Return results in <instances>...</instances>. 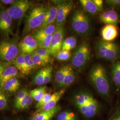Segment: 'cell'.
<instances>
[{
	"mask_svg": "<svg viewBox=\"0 0 120 120\" xmlns=\"http://www.w3.org/2000/svg\"><path fill=\"white\" fill-rule=\"evenodd\" d=\"M90 82L103 98L109 101L111 98L112 84L107 69L100 64L94 65L89 74Z\"/></svg>",
	"mask_w": 120,
	"mask_h": 120,
	"instance_id": "cell-1",
	"label": "cell"
},
{
	"mask_svg": "<svg viewBox=\"0 0 120 120\" xmlns=\"http://www.w3.org/2000/svg\"><path fill=\"white\" fill-rule=\"evenodd\" d=\"M72 102L78 111L87 118L96 116L101 109L98 101L89 91L86 90L76 92L72 96Z\"/></svg>",
	"mask_w": 120,
	"mask_h": 120,
	"instance_id": "cell-2",
	"label": "cell"
},
{
	"mask_svg": "<svg viewBox=\"0 0 120 120\" xmlns=\"http://www.w3.org/2000/svg\"><path fill=\"white\" fill-rule=\"evenodd\" d=\"M48 6L43 4H38L30 10L27 15L22 31V37L30 34L39 29L45 20Z\"/></svg>",
	"mask_w": 120,
	"mask_h": 120,
	"instance_id": "cell-3",
	"label": "cell"
},
{
	"mask_svg": "<svg viewBox=\"0 0 120 120\" xmlns=\"http://www.w3.org/2000/svg\"><path fill=\"white\" fill-rule=\"evenodd\" d=\"M70 26L75 33L82 37L89 36L93 31L90 19L82 9H78L73 12L70 19Z\"/></svg>",
	"mask_w": 120,
	"mask_h": 120,
	"instance_id": "cell-4",
	"label": "cell"
},
{
	"mask_svg": "<svg viewBox=\"0 0 120 120\" xmlns=\"http://www.w3.org/2000/svg\"><path fill=\"white\" fill-rule=\"evenodd\" d=\"M95 50L97 57L112 63L120 58V46L113 41L109 42L98 40L95 44Z\"/></svg>",
	"mask_w": 120,
	"mask_h": 120,
	"instance_id": "cell-5",
	"label": "cell"
},
{
	"mask_svg": "<svg viewBox=\"0 0 120 120\" xmlns=\"http://www.w3.org/2000/svg\"><path fill=\"white\" fill-rule=\"evenodd\" d=\"M91 49L90 45L83 42L76 48L70 59L71 67L73 69L81 71L85 69L90 61Z\"/></svg>",
	"mask_w": 120,
	"mask_h": 120,
	"instance_id": "cell-6",
	"label": "cell"
},
{
	"mask_svg": "<svg viewBox=\"0 0 120 120\" xmlns=\"http://www.w3.org/2000/svg\"><path fill=\"white\" fill-rule=\"evenodd\" d=\"M19 53V38L17 36L4 39L0 42V61L11 62Z\"/></svg>",
	"mask_w": 120,
	"mask_h": 120,
	"instance_id": "cell-7",
	"label": "cell"
},
{
	"mask_svg": "<svg viewBox=\"0 0 120 120\" xmlns=\"http://www.w3.org/2000/svg\"><path fill=\"white\" fill-rule=\"evenodd\" d=\"M32 3L28 0H17L7 8L13 20L21 21L30 9Z\"/></svg>",
	"mask_w": 120,
	"mask_h": 120,
	"instance_id": "cell-8",
	"label": "cell"
},
{
	"mask_svg": "<svg viewBox=\"0 0 120 120\" xmlns=\"http://www.w3.org/2000/svg\"><path fill=\"white\" fill-rule=\"evenodd\" d=\"M57 8V15L55 24L57 26H63L69 13L73 9L74 3L71 0H54Z\"/></svg>",
	"mask_w": 120,
	"mask_h": 120,
	"instance_id": "cell-9",
	"label": "cell"
},
{
	"mask_svg": "<svg viewBox=\"0 0 120 120\" xmlns=\"http://www.w3.org/2000/svg\"><path fill=\"white\" fill-rule=\"evenodd\" d=\"M0 33L4 39L13 35V19L7 9L0 6Z\"/></svg>",
	"mask_w": 120,
	"mask_h": 120,
	"instance_id": "cell-10",
	"label": "cell"
},
{
	"mask_svg": "<svg viewBox=\"0 0 120 120\" xmlns=\"http://www.w3.org/2000/svg\"><path fill=\"white\" fill-rule=\"evenodd\" d=\"M65 31L64 25L57 26L56 31L52 35L50 47L49 49L51 57H55L57 54L61 50Z\"/></svg>",
	"mask_w": 120,
	"mask_h": 120,
	"instance_id": "cell-11",
	"label": "cell"
},
{
	"mask_svg": "<svg viewBox=\"0 0 120 120\" xmlns=\"http://www.w3.org/2000/svg\"><path fill=\"white\" fill-rule=\"evenodd\" d=\"M38 48L37 41L31 34L26 35L19 42L20 53L32 54Z\"/></svg>",
	"mask_w": 120,
	"mask_h": 120,
	"instance_id": "cell-12",
	"label": "cell"
},
{
	"mask_svg": "<svg viewBox=\"0 0 120 120\" xmlns=\"http://www.w3.org/2000/svg\"><path fill=\"white\" fill-rule=\"evenodd\" d=\"M99 20L105 25H113L117 26L120 22V16L115 9H109L101 13Z\"/></svg>",
	"mask_w": 120,
	"mask_h": 120,
	"instance_id": "cell-13",
	"label": "cell"
},
{
	"mask_svg": "<svg viewBox=\"0 0 120 120\" xmlns=\"http://www.w3.org/2000/svg\"><path fill=\"white\" fill-rule=\"evenodd\" d=\"M118 35L117 26L113 25H105L101 30V36L103 41L112 42L116 39Z\"/></svg>",
	"mask_w": 120,
	"mask_h": 120,
	"instance_id": "cell-14",
	"label": "cell"
},
{
	"mask_svg": "<svg viewBox=\"0 0 120 120\" xmlns=\"http://www.w3.org/2000/svg\"><path fill=\"white\" fill-rule=\"evenodd\" d=\"M65 90L62 89L61 90L55 92L52 95L51 98L49 101L43 107L37 110V112L45 111L51 110L56 107V104L59 101L62 97L64 94Z\"/></svg>",
	"mask_w": 120,
	"mask_h": 120,
	"instance_id": "cell-15",
	"label": "cell"
},
{
	"mask_svg": "<svg viewBox=\"0 0 120 120\" xmlns=\"http://www.w3.org/2000/svg\"><path fill=\"white\" fill-rule=\"evenodd\" d=\"M112 81L115 86L117 92L120 91V60H117L112 64L110 67Z\"/></svg>",
	"mask_w": 120,
	"mask_h": 120,
	"instance_id": "cell-16",
	"label": "cell"
},
{
	"mask_svg": "<svg viewBox=\"0 0 120 120\" xmlns=\"http://www.w3.org/2000/svg\"><path fill=\"white\" fill-rule=\"evenodd\" d=\"M57 28V26L55 24H52L45 27L39 28L34 31L32 34L36 40H38L53 34Z\"/></svg>",
	"mask_w": 120,
	"mask_h": 120,
	"instance_id": "cell-17",
	"label": "cell"
},
{
	"mask_svg": "<svg viewBox=\"0 0 120 120\" xmlns=\"http://www.w3.org/2000/svg\"><path fill=\"white\" fill-rule=\"evenodd\" d=\"M60 106L57 105L49 110L37 112L32 116V120H51L60 111Z\"/></svg>",
	"mask_w": 120,
	"mask_h": 120,
	"instance_id": "cell-18",
	"label": "cell"
},
{
	"mask_svg": "<svg viewBox=\"0 0 120 120\" xmlns=\"http://www.w3.org/2000/svg\"><path fill=\"white\" fill-rule=\"evenodd\" d=\"M18 71L13 65H9L5 69L0 77V89L3 90V86L6 82L16 77L18 74Z\"/></svg>",
	"mask_w": 120,
	"mask_h": 120,
	"instance_id": "cell-19",
	"label": "cell"
},
{
	"mask_svg": "<svg viewBox=\"0 0 120 120\" xmlns=\"http://www.w3.org/2000/svg\"><path fill=\"white\" fill-rule=\"evenodd\" d=\"M57 15V8L55 4L48 6L47 10L42 25L39 28H43L54 24Z\"/></svg>",
	"mask_w": 120,
	"mask_h": 120,
	"instance_id": "cell-20",
	"label": "cell"
},
{
	"mask_svg": "<svg viewBox=\"0 0 120 120\" xmlns=\"http://www.w3.org/2000/svg\"><path fill=\"white\" fill-rule=\"evenodd\" d=\"M69 65H63L60 67L55 73V82L56 86L60 89L62 86L65 77L68 71Z\"/></svg>",
	"mask_w": 120,
	"mask_h": 120,
	"instance_id": "cell-21",
	"label": "cell"
},
{
	"mask_svg": "<svg viewBox=\"0 0 120 120\" xmlns=\"http://www.w3.org/2000/svg\"><path fill=\"white\" fill-rule=\"evenodd\" d=\"M12 65L15 66L23 75H28L24 54L20 53L17 57L12 61Z\"/></svg>",
	"mask_w": 120,
	"mask_h": 120,
	"instance_id": "cell-22",
	"label": "cell"
},
{
	"mask_svg": "<svg viewBox=\"0 0 120 120\" xmlns=\"http://www.w3.org/2000/svg\"><path fill=\"white\" fill-rule=\"evenodd\" d=\"M80 2L86 12L91 15H95L101 12L93 0H80Z\"/></svg>",
	"mask_w": 120,
	"mask_h": 120,
	"instance_id": "cell-23",
	"label": "cell"
},
{
	"mask_svg": "<svg viewBox=\"0 0 120 120\" xmlns=\"http://www.w3.org/2000/svg\"><path fill=\"white\" fill-rule=\"evenodd\" d=\"M20 86V80L16 77H14L4 83L3 90H4L8 93H13L18 90Z\"/></svg>",
	"mask_w": 120,
	"mask_h": 120,
	"instance_id": "cell-24",
	"label": "cell"
},
{
	"mask_svg": "<svg viewBox=\"0 0 120 120\" xmlns=\"http://www.w3.org/2000/svg\"><path fill=\"white\" fill-rule=\"evenodd\" d=\"M76 77L77 76L73 68L70 66L68 71L64 78L61 90H64L65 88L72 85L75 81Z\"/></svg>",
	"mask_w": 120,
	"mask_h": 120,
	"instance_id": "cell-25",
	"label": "cell"
},
{
	"mask_svg": "<svg viewBox=\"0 0 120 120\" xmlns=\"http://www.w3.org/2000/svg\"><path fill=\"white\" fill-rule=\"evenodd\" d=\"M77 39L73 36L69 37L65 39L62 43L61 50L71 51L77 47Z\"/></svg>",
	"mask_w": 120,
	"mask_h": 120,
	"instance_id": "cell-26",
	"label": "cell"
},
{
	"mask_svg": "<svg viewBox=\"0 0 120 120\" xmlns=\"http://www.w3.org/2000/svg\"><path fill=\"white\" fill-rule=\"evenodd\" d=\"M31 55L32 60L34 62V64L36 67V69L43 67L45 68L46 67L48 64L51 62L42 58L40 55H39L38 54L35 52L33 53H32Z\"/></svg>",
	"mask_w": 120,
	"mask_h": 120,
	"instance_id": "cell-27",
	"label": "cell"
},
{
	"mask_svg": "<svg viewBox=\"0 0 120 120\" xmlns=\"http://www.w3.org/2000/svg\"><path fill=\"white\" fill-rule=\"evenodd\" d=\"M34 99L29 92H27L25 97L18 103L15 105L17 109H26L29 107L33 103Z\"/></svg>",
	"mask_w": 120,
	"mask_h": 120,
	"instance_id": "cell-28",
	"label": "cell"
},
{
	"mask_svg": "<svg viewBox=\"0 0 120 120\" xmlns=\"http://www.w3.org/2000/svg\"><path fill=\"white\" fill-rule=\"evenodd\" d=\"M46 87L44 86H42L31 90L30 93L34 100L38 102L46 93Z\"/></svg>",
	"mask_w": 120,
	"mask_h": 120,
	"instance_id": "cell-29",
	"label": "cell"
},
{
	"mask_svg": "<svg viewBox=\"0 0 120 120\" xmlns=\"http://www.w3.org/2000/svg\"><path fill=\"white\" fill-rule=\"evenodd\" d=\"M45 68H42L37 71L33 77V81L36 85L42 86L44 85V77Z\"/></svg>",
	"mask_w": 120,
	"mask_h": 120,
	"instance_id": "cell-30",
	"label": "cell"
},
{
	"mask_svg": "<svg viewBox=\"0 0 120 120\" xmlns=\"http://www.w3.org/2000/svg\"><path fill=\"white\" fill-rule=\"evenodd\" d=\"M26 62V67L28 75L30 74L33 70L36 69L34 62L32 58V55L30 54H24Z\"/></svg>",
	"mask_w": 120,
	"mask_h": 120,
	"instance_id": "cell-31",
	"label": "cell"
},
{
	"mask_svg": "<svg viewBox=\"0 0 120 120\" xmlns=\"http://www.w3.org/2000/svg\"><path fill=\"white\" fill-rule=\"evenodd\" d=\"M52 35H49L43 38L37 40L39 48L45 49L49 50Z\"/></svg>",
	"mask_w": 120,
	"mask_h": 120,
	"instance_id": "cell-32",
	"label": "cell"
},
{
	"mask_svg": "<svg viewBox=\"0 0 120 120\" xmlns=\"http://www.w3.org/2000/svg\"><path fill=\"white\" fill-rule=\"evenodd\" d=\"M72 55L71 51H66V50H61L56 55V60L59 61H67L70 59Z\"/></svg>",
	"mask_w": 120,
	"mask_h": 120,
	"instance_id": "cell-33",
	"label": "cell"
},
{
	"mask_svg": "<svg viewBox=\"0 0 120 120\" xmlns=\"http://www.w3.org/2000/svg\"><path fill=\"white\" fill-rule=\"evenodd\" d=\"M77 117V115L70 110H65L59 113L56 118V120H63L68 118Z\"/></svg>",
	"mask_w": 120,
	"mask_h": 120,
	"instance_id": "cell-34",
	"label": "cell"
},
{
	"mask_svg": "<svg viewBox=\"0 0 120 120\" xmlns=\"http://www.w3.org/2000/svg\"><path fill=\"white\" fill-rule=\"evenodd\" d=\"M8 98L3 90L0 89V110L4 109L8 105Z\"/></svg>",
	"mask_w": 120,
	"mask_h": 120,
	"instance_id": "cell-35",
	"label": "cell"
},
{
	"mask_svg": "<svg viewBox=\"0 0 120 120\" xmlns=\"http://www.w3.org/2000/svg\"><path fill=\"white\" fill-rule=\"evenodd\" d=\"M35 52L43 58L51 62V56L50 55L49 50L47 49L38 48Z\"/></svg>",
	"mask_w": 120,
	"mask_h": 120,
	"instance_id": "cell-36",
	"label": "cell"
},
{
	"mask_svg": "<svg viewBox=\"0 0 120 120\" xmlns=\"http://www.w3.org/2000/svg\"><path fill=\"white\" fill-rule=\"evenodd\" d=\"M52 95L50 93H46L41 99L38 102L36 105V108L37 109H38L44 106L49 101L50 99L51 98Z\"/></svg>",
	"mask_w": 120,
	"mask_h": 120,
	"instance_id": "cell-37",
	"label": "cell"
},
{
	"mask_svg": "<svg viewBox=\"0 0 120 120\" xmlns=\"http://www.w3.org/2000/svg\"><path fill=\"white\" fill-rule=\"evenodd\" d=\"M53 68L51 66H48L45 67L44 77V85L47 84L51 81Z\"/></svg>",
	"mask_w": 120,
	"mask_h": 120,
	"instance_id": "cell-38",
	"label": "cell"
},
{
	"mask_svg": "<svg viewBox=\"0 0 120 120\" xmlns=\"http://www.w3.org/2000/svg\"><path fill=\"white\" fill-rule=\"evenodd\" d=\"M105 4L106 6L111 9H120V0H106Z\"/></svg>",
	"mask_w": 120,
	"mask_h": 120,
	"instance_id": "cell-39",
	"label": "cell"
},
{
	"mask_svg": "<svg viewBox=\"0 0 120 120\" xmlns=\"http://www.w3.org/2000/svg\"><path fill=\"white\" fill-rule=\"evenodd\" d=\"M27 92H28L27 90L25 88L23 89L22 90L19 91L16 95L15 98V100H14L15 105L20 102L22 99H23V98L25 97Z\"/></svg>",
	"mask_w": 120,
	"mask_h": 120,
	"instance_id": "cell-40",
	"label": "cell"
},
{
	"mask_svg": "<svg viewBox=\"0 0 120 120\" xmlns=\"http://www.w3.org/2000/svg\"><path fill=\"white\" fill-rule=\"evenodd\" d=\"M12 65V61L9 62H2L0 61V77L2 73L4 72V69L9 65Z\"/></svg>",
	"mask_w": 120,
	"mask_h": 120,
	"instance_id": "cell-41",
	"label": "cell"
},
{
	"mask_svg": "<svg viewBox=\"0 0 120 120\" xmlns=\"http://www.w3.org/2000/svg\"><path fill=\"white\" fill-rule=\"evenodd\" d=\"M93 2L98 7L99 9L101 11V12H102L103 10V5L104 2L102 0H93Z\"/></svg>",
	"mask_w": 120,
	"mask_h": 120,
	"instance_id": "cell-42",
	"label": "cell"
},
{
	"mask_svg": "<svg viewBox=\"0 0 120 120\" xmlns=\"http://www.w3.org/2000/svg\"><path fill=\"white\" fill-rule=\"evenodd\" d=\"M110 120H120V107L114 112Z\"/></svg>",
	"mask_w": 120,
	"mask_h": 120,
	"instance_id": "cell-43",
	"label": "cell"
},
{
	"mask_svg": "<svg viewBox=\"0 0 120 120\" xmlns=\"http://www.w3.org/2000/svg\"><path fill=\"white\" fill-rule=\"evenodd\" d=\"M16 1V0H0V3L5 5H12Z\"/></svg>",
	"mask_w": 120,
	"mask_h": 120,
	"instance_id": "cell-44",
	"label": "cell"
},
{
	"mask_svg": "<svg viewBox=\"0 0 120 120\" xmlns=\"http://www.w3.org/2000/svg\"><path fill=\"white\" fill-rule=\"evenodd\" d=\"M77 117H71V118H68L66 119H65L64 120H77Z\"/></svg>",
	"mask_w": 120,
	"mask_h": 120,
	"instance_id": "cell-45",
	"label": "cell"
},
{
	"mask_svg": "<svg viewBox=\"0 0 120 120\" xmlns=\"http://www.w3.org/2000/svg\"><path fill=\"white\" fill-rule=\"evenodd\" d=\"M0 6H1V5H0Z\"/></svg>",
	"mask_w": 120,
	"mask_h": 120,
	"instance_id": "cell-46",
	"label": "cell"
},
{
	"mask_svg": "<svg viewBox=\"0 0 120 120\" xmlns=\"http://www.w3.org/2000/svg\"></svg>",
	"mask_w": 120,
	"mask_h": 120,
	"instance_id": "cell-47",
	"label": "cell"
},
{
	"mask_svg": "<svg viewBox=\"0 0 120 120\" xmlns=\"http://www.w3.org/2000/svg\"></svg>",
	"mask_w": 120,
	"mask_h": 120,
	"instance_id": "cell-48",
	"label": "cell"
}]
</instances>
